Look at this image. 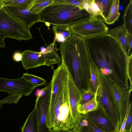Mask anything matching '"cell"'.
<instances>
[{"mask_svg": "<svg viewBox=\"0 0 132 132\" xmlns=\"http://www.w3.org/2000/svg\"><path fill=\"white\" fill-rule=\"evenodd\" d=\"M99 87V85L95 92L93 98L87 102L78 106V112L82 115L97 109L98 108V103L97 100V93Z\"/></svg>", "mask_w": 132, "mask_h": 132, "instance_id": "cell-21", "label": "cell"}, {"mask_svg": "<svg viewBox=\"0 0 132 132\" xmlns=\"http://www.w3.org/2000/svg\"><path fill=\"white\" fill-rule=\"evenodd\" d=\"M12 58L14 61L20 62L21 61L22 59V53L19 51H16L13 54Z\"/></svg>", "mask_w": 132, "mask_h": 132, "instance_id": "cell-34", "label": "cell"}, {"mask_svg": "<svg viewBox=\"0 0 132 132\" xmlns=\"http://www.w3.org/2000/svg\"><path fill=\"white\" fill-rule=\"evenodd\" d=\"M38 22L71 27L90 18L85 10L67 4L53 3L38 14Z\"/></svg>", "mask_w": 132, "mask_h": 132, "instance_id": "cell-3", "label": "cell"}, {"mask_svg": "<svg viewBox=\"0 0 132 132\" xmlns=\"http://www.w3.org/2000/svg\"><path fill=\"white\" fill-rule=\"evenodd\" d=\"M132 108L130 109L127 117L124 129L123 132H129L132 130Z\"/></svg>", "mask_w": 132, "mask_h": 132, "instance_id": "cell-32", "label": "cell"}, {"mask_svg": "<svg viewBox=\"0 0 132 132\" xmlns=\"http://www.w3.org/2000/svg\"><path fill=\"white\" fill-rule=\"evenodd\" d=\"M129 132H132V130H131Z\"/></svg>", "mask_w": 132, "mask_h": 132, "instance_id": "cell-39", "label": "cell"}, {"mask_svg": "<svg viewBox=\"0 0 132 132\" xmlns=\"http://www.w3.org/2000/svg\"><path fill=\"white\" fill-rule=\"evenodd\" d=\"M95 126L105 132H118L101 109L98 108L83 115Z\"/></svg>", "mask_w": 132, "mask_h": 132, "instance_id": "cell-14", "label": "cell"}, {"mask_svg": "<svg viewBox=\"0 0 132 132\" xmlns=\"http://www.w3.org/2000/svg\"><path fill=\"white\" fill-rule=\"evenodd\" d=\"M73 33L86 38L109 33V29L99 16L89 19L70 27Z\"/></svg>", "mask_w": 132, "mask_h": 132, "instance_id": "cell-8", "label": "cell"}, {"mask_svg": "<svg viewBox=\"0 0 132 132\" xmlns=\"http://www.w3.org/2000/svg\"><path fill=\"white\" fill-rule=\"evenodd\" d=\"M119 0H113L111 6L109 13L103 21L106 24L110 25L117 21L120 15L119 11Z\"/></svg>", "mask_w": 132, "mask_h": 132, "instance_id": "cell-22", "label": "cell"}, {"mask_svg": "<svg viewBox=\"0 0 132 132\" xmlns=\"http://www.w3.org/2000/svg\"><path fill=\"white\" fill-rule=\"evenodd\" d=\"M67 85L69 102L74 127L78 125L83 115L78 112L77 109L80 97V90L68 73Z\"/></svg>", "mask_w": 132, "mask_h": 132, "instance_id": "cell-13", "label": "cell"}, {"mask_svg": "<svg viewBox=\"0 0 132 132\" xmlns=\"http://www.w3.org/2000/svg\"><path fill=\"white\" fill-rule=\"evenodd\" d=\"M2 1L1 2H0V10L3 8L4 6L3 4L2 3Z\"/></svg>", "mask_w": 132, "mask_h": 132, "instance_id": "cell-37", "label": "cell"}, {"mask_svg": "<svg viewBox=\"0 0 132 132\" xmlns=\"http://www.w3.org/2000/svg\"><path fill=\"white\" fill-rule=\"evenodd\" d=\"M113 0H95L101 11L103 20L104 21L108 16L110 10Z\"/></svg>", "mask_w": 132, "mask_h": 132, "instance_id": "cell-26", "label": "cell"}, {"mask_svg": "<svg viewBox=\"0 0 132 132\" xmlns=\"http://www.w3.org/2000/svg\"><path fill=\"white\" fill-rule=\"evenodd\" d=\"M68 72L61 63L54 70L51 82L50 107L54 104L64 86L67 84Z\"/></svg>", "mask_w": 132, "mask_h": 132, "instance_id": "cell-12", "label": "cell"}, {"mask_svg": "<svg viewBox=\"0 0 132 132\" xmlns=\"http://www.w3.org/2000/svg\"><path fill=\"white\" fill-rule=\"evenodd\" d=\"M84 0H54L53 3L67 4L78 7Z\"/></svg>", "mask_w": 132, "mask_h": 132, "instance_id": "cell-31", "label": "cell"}, {"mask_svg": "<svg viewBox=\"0 0 132 132\" xmlns=\"http://www.w3.org/2000/svg\"><path fill=\"white\" fill-rule=\"evenodd\" d=\"M37 86L21 78L10 79L0 77V91L10 94L27 96L31 94Z\"/></svg>", "mask_w": 132, "mask_h": 132, "instance_id": "cell-9", "label": "cell"}, {"mask_svg": "<svg viewBox=\"0 0 132 132\" xmlns=\"http://www.w3.org/2000/svg\"><path fill=\"white\" fill-rule=\"evenodd\" d=\"M53 132H74L72 130L70 129H59L52 130Z\"/></svg>", "mask_w": 132, "mask_h": 132, "instance_id": "cell-36", "label": "cell"}, {"mask_svg": "<svg viewBox=\"0 0 132 132\" xmlns=\"http://www.w3.org/2000/svg\"><path fill=\"white\" fill-rule=\"evenodd\" d=\"M47 126L52 130H72L74 127L69 102L67 84L54 105L49 108Z\"/></svg>", "mask_w": 132, "mask_h": 132, "instance_id": "cell-4", "label": "cell"}, {"mask_svg": "<svg viewBox=\"0 0 132 132\" xmlns=\"http://www.w3.org/2000/svg\"><path fill=\"white\" fill-rule=\"evenodd\" d=\"M21 132H39L37 111L35 107L21 128Z\"/></svg>", "mask_w": 132, "mask_h": 132, "instance_id": "cell-17", "label": "cell"}, {"mask_svg": "<svg viewBox=\"0 0 132 132\" xmlns=\"http://www.w3.org/2000/svg\"><path fill=\"white\" fill-rule=\"evenodd\" d=\"M123 19L124 24L128 32H132V1L131 0L126 7Z\"/></svg>", "mask_w": 132, "mask_h": 132, "instance_id": "cell-25", "label": "cell"}, {"mask_svg": "<svg viewBox=\"0 0 132 132\" xmlns=\"http://www.w3.org/2000/svg\"><path fill=\"white\" fill-rule=\"evenodd\" d=\"M132 32H128L127 36V42L128 48L127 53L130 55L132 49Z\"/></svg>", "mask_w": 132, "mask_h": 132, "instance_id": "cell-33", "label": "cell"}, {"mask_svg": "<svg viewBox=\"0 0 132 132\" xmlns=\"http://www.w3.org/2000/svg\"><path fill=\"white\" fill-rule=\"evenodd\" d=\"M22 78L31 84L38 86L45 85L46 81L44 79L35 75L28 73L27 72L23 73Z\"/></svg>", "mask_w": 132, "mask_h": 132, "instance_id": "cell-29", "label": "cell"}, {"mask_svg": "<svg viewBox=\"0 0 132 132\" xmlns=\"http://www.w3.org/2000/svg\"><path fill=\"white\" fill-rule=\"evenodd\" d=\"M80 95L78 105L83 104L92 99L94 97L95 92L92 88L91 86L87 88L80 90Z\"/></svg>", "mask_w": 132, "mask_h": 132, "instance_id": "cell-28", "label": "cell"}, {"mask_svg": "<svg viewBox=\"0 0 132 132\" xmlns=\"http://www.w3.org/2000/svg\"><path fill=\"white\" fill-rule=\"evenodd\" d=\"M99 87L97 93L98 107L119 132L120 128L119 115L113 102L110 88L112 83L99 70L98 73Z\"/></svg>", "mask_w": 132, "mask_h": 132, "instance_id": "cell-5", "label": "cell"}, {"mask_svg": "<svg viewBox=\"0 0 132 132\" xmlns=\"http://www.w3.org/2000/svg\"><path fill=\"white\" fill-rule=\"evenodd\" d=\"M2 0H0V2H1Z\"/></svg>", "mask_w": 132, "mask_h": 132, "instance_id": "cell-38", "label": "cell"}, {"mask_svg": "<svg viewBox=\"0 0 132 132\" xmlns=\"http://www.w3.org/2000/svg\"><path fill=\"white\" fill-rule=\"evenodd\" d=\"M89 54L101 73L112 83L128 88L127 60L129 56L117 40L109 33L87 38Z\"/></svg>", "mask_w": 132, "mask_h": 132, "instance_id": "cell-1", "label": "cell"}, {"mask_svg": "<svg viewBox=\"0 0 132 132\" xmlns=\"http://www.w3.org/2000/svg\"><path fill=\"white\" fill-rule=\"evenodd\" d=\"M99 69L92 60L89 64L90 81L93 90L95 92L99 84L98 73Z\"/></svg>", "mask_w": 132, "mask_h": 132, "instance_id": "cell-24", "label": "cell"}, {"mask_svg": "<svg viewBox=\"0 0 132 132\" xmlns=\"http://www.w3.org/2000/svg\"><path fill=\"white\" fill-rule=\"evenodd\" d=\"M34 0H2L4 6H10L29 9Z\"/></svg>", "mask_w": 132, "mask_h": 132, "instance_id": "cell-27", "label": "cell"}, {"mask_svg": "<svg viewBox=\"0 0 132 132\" xmlns=\"http://www.w3.org/2000/svg\"><path fill=\"white\" fill-rule=\"evenodd\" d=\"M54 0H34L29 10L32 13L38 15L45 8L53 4Z\"/></svg>", "mask_w": 132, "mask_h": 132, "instance_id": "cell-23", "label": "cell"}, {"mask_svg": "<svg viewBox=\"0 0 132 132\" xmlns=\"http://www.w3.org/2000/svg\"><path fill=\"white\" fill-rule=\"evenodd\" d=\"M78 7L80 10H85L90 18H95L99 16H102L101 12L95 0H84Z\"/></svg>", "mask_w": 132, "mask_h": 132, "instance_id": "cell-18", "label": "cell"}, {"mask_svg": "<svg viewBox=\"0 0 132 132\" xmlns=\"http://www.w3.org/2000/svg\"><path fill=\"white\" fill-rule=\"evenodd\" d=\"M3 8L11 16L23 22L29 28L38 22V15L32 13L28 9L8 5Z\"/></svg>", "mask_w": 132, "mask_h": 132, "instance_id": "cell-15", "label": "cell"}, {"mask_svg": "<svg viewBox=\"0 0 132 132\" xmlns=\"http://www.w3.org/2000/svg\"><path fill=\"white\" fill-rule=\"evenodd\" d=\"M61 63L80 89L85 84L91 86L89 64L92 61L89 54L85 38L72 33L60 44Z\"/></svg>", "mask_w": 132, "mask_h": 132, "instance_id": "cell-2", "label": "cell"}, {"mask_svg": "<svg viewBox=\"0 0 132 132\" xmlns=\"http://www.w3.org/2000/svg\"><path fill=\"white\" fill-rule=\"evenodd\" d=\"M55 42V40L54 39L53 42L46 48L40 52L27 50L21 53V61L25 69L27 70L41 66H49L59 63L61 61V59L54 50Z\"/></svg>", "mask_w": 132, "mask_h": 132, "instance_id": "cell-6", "label": "cell"}, {"mask_svg": "<svg viewBox=\"0 0 132 132\" xmlns=\"http://www.w3.org/2000/svg\"><path fill=\"white\" fill-rule=\"evenodd\" d=\"M72 130L74 132H105L95 126L83 115L78 125Z\"/></svg>", "mask_w": 132, "mask_h": 132, "instance_id": "cell-20", "label": "cell"}, {"mask_svg": "<svg viewBox=\"0 0 132 132\" xmlns=\"http://www.w3.org/2000/svg\"><path fill=\"white\" fill-rule=\"evenodd\" d=\"M30 28L11 16L3 7L0 10V32L8 37L18 41L28 40L32 38Z\"/></svg>", "mask_w": 132, "mask_h": 132, "instance_id": "cell-7", "label": "cell"}, {"mask_svg": "<svg viewBox=\"0 0 132 132\" xmlns=\"http://www.w3.org/2000/svg\"><path fill=\"white\" fill-rule=\"evenodd\" d=\"M110 90L113 101L119 115L121 127L128 107L132 104L130 99V93L129 90L115 83H112Z\"/></svg>", "mask_w": 132, "mask_h": 132, "instance_id": "cell-10", "label": "cell"}, {"mask_svg": "<svg viewBox=\"0 0 132 132\" xmlns=\"http://www.w3.org/2000/svg\"><path fill=\"white\" fill-rule=\"evenodd\" d=\"M52 29L55 35L56 41L62 43L64 42L72 33L70 27L53 25Z\"/></svg>", "mask_w": 132, "mask_h": 132, "instance_id": "cell-19", "label": "cell"}, {"mask_svg": "<svg viewBox=\"0 0 132 132\" xmlns=\"http://www.w3.org/2000/svg\"><path fill=\"white\" fill-rule=\"evenodd\" d=\"M8 37L6 35L0 32V47L2 48L5 47V45L4 42L5 39Z\"/></svg>", "mask_w": 132, "mask_h": 132, "instance_id": "cell-35", "label": "cell"}, {"mask_svg": "<svg viewBox=\"0 0 132 132\" xmlns=\"http://www.w3.org/2000/svg\"><path fill=\"white\" fill-rule=\"evenodd\" d=\"M132 53L128 56L127 60V75L129 82V91L131 93L132 89Z\"/></svg>", "mask_w": 132, "mask_h": 132, "instance_id": "cell-30", "label": "cell"}, {"mask_svg": "<svg viewBox=\"0 0 132 132\" xmlns=\"http://www.w3.org/2000/svg\"><path fill=\"white\" fill-rule=\"evenodd\" d=\"M109 34L114 37L121 45L125 53H127L128 48L127 42V36L128 32L123 23L114 28L109 29Z\"/></svg>", "mask_w": 132, "mask_h": 132, "instance_id": "cell-16", "label": "cell"}, {"mask_svg": "<svg viewBox=\"0 0 132 132\" xmlns=\"http://www.w3.org/2000/svg\"><path fill=\"white\" fill-rule=\"evenodd\" d=\"M51 87L43 95L37 97L35 107L37 111L39 132H53L47 126L48 115L50 103Z\"/></svg>", "mask_w": 132, "mask_h": 132, "instance_id": "cell-11", "label": "cell"}]
</instances>
